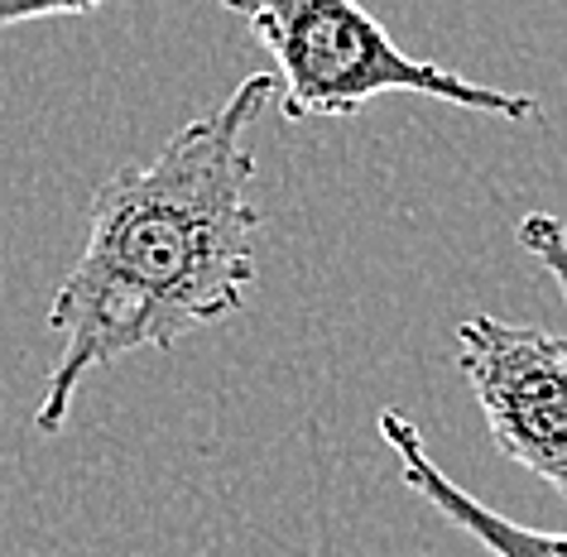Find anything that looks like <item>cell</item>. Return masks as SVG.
Listing matches in <instances>:
<instances>
[{"mask_svg": "<svg viewBox=\"0 0 567 557\" xmlns=\"http://www.w3.org/2000/svg\"><path fill=\"white\" fill-rule=\"evenodd\" d=\"M275 73H250L221 106L178 125L145 164L116 168L92 193L78 265L49 303L59 355L34 409V433H63L82 380L131 351H174L197 327L246 308L255 283V154L246 145Z\"/></svg>", "mask_w": 567, "mask_h": 557, "instance_id": "cell-1", "label": "cell"}, {"mask_svg": "<svg viewBox=\"0 0 567 557\" xmlns=\"http://www.w3.org/2000/svg\"><path fill=\"white\" fill-rule=\"evenodd\" d=\"M221 6L246 20V30L269 49L279 68V116L289 125L351 121L365 102L390 92L433 96L509 125L538 121L534 96L486 87L429 59H409L357 0H221Z\"/></svg>", "mask_w": 567, "mask_h": 557, "instance_id": "cell-2", "label": "cell"}, {"mask_svg": "<svg viewBox=\"0 0 567 557\" xmlns=\"http://www.w3.org/2000/svg\"><path fill=\"white\" fill-rule=\"evenodd\" d=\"M457 370L495 447L567 499V337L476 312L457 322Z\"/></svg>", "mask_w": 567, "mask_h": 557, "instance_id": "cell-3", "label": "cell"}, {"mask_svg": "<svg viewBox=\"0 0 567 557\" xmlns=\"http://www.w3.org/2000/svg\"><path fill=\"white\" fill-rule=\"evenodd\" d=\"M380 437L390 442V452L400 456V476L419 499L443 514L447 524H457L462 534H472L491 557H567V534H544V528H524L505 514L486 509L472 491H462L443 466L423 447L414 419H404L400 409L380 413Z\"/></svg>", "mask_w": 567, "mask_h": 557, "instance_id": "cell-4", "label": "cell"}, {"mask_svg": "<svg viewBox=\"0 0 567 557\" xmlns=\"http://www.w3.org/2000/svg\"><path fill=\"white\" fill-rule=\"evenodd\" d=\"M519 246L548 269L563 303H567V226L558 217H548V212H529V217L519 221Z\"/></svg>", "mask_w": 567, "mask_h": 557, "instance_id": "cell-5", "label": "cell"}, {"mask_svg": "<svg viewBox=\"0 0 567 557\" xmlns=\"http://www.w3.org/2000/svg\"><path fill=\"white\" fill-rule=\"evenodd\" d=\"M106 0H0V30L30 20H53V16H92Z\"/></svg>", "mask_w": 567, "mask_h": 557, "instance_id": "cell-6", "label": "cell"}]
</instances>
